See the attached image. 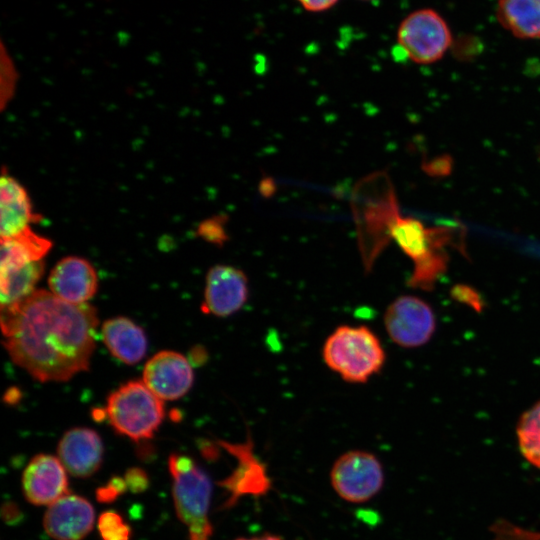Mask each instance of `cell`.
<instances>
[{
    "label": "cell",
    "instance_id": "1",
    "mask_svg": "<svg viewBox=\"0 0 540 540\" xmlns=\"http://www.w3.org/2000/svg\"><path fill=\"white\" fill-rule=\"evenodd\" d=\"M98 325L96 309L36 289L1 306V329L10 358L35 379L66 381L89 367Z\"/></svg>",
    "mask_w": 540,
    "mask_h": 540
},
{
    "label": "cell",
    "instance_id": "2",
    "mask_svg": "<svg viewBox=\"0 0 540 540\" xmlns=\"http://www.w3.org/2000/svg\"><path fill=\"white\" fill-rule=\"evenodd\" d=\"M352 209L364 269L369 272L391 240L390 231L400 215L392 182L385 172L372 173L355 186Z\"/></svg>",
    "mask_w": 540,
    "mask_h": 540
},
{
    "label": "cell",
    "instance_id": "3",
    "mask_svg": "<svg viewBox=\"0 0 540 540\" xmlns=\"http://www.w3.org/2000/svg\"><path fill=\"white\" fill-rule=\"evenodd\" d=\"M450 227H426L421 221L403 217L395 219L390 236L413 262L414 269L408 284L430 290L446 270L448 256L445 247L453 238Z\"/></svg>",
    "mask_w": 540,
    "mask_h": 540
},
{
    "label": "cell",
    "instance_id": "4",
    "mask_svg": "<svg viewBox=\"0 0 540 540\" xmlns=\"http://www.w3.org/2000/svg\"><path fill=\"white\" fill-rule=\"evenodd\" d=\"M326 365L342 379L364 383L385 363L379 338L366 326H339L326 339L323 350Z\"/></svg>",
    "mask_w": 540,
    "mask_h": 540
},
{
    "label": "cell",
    "instance_id": "5",
    "mask_svg": "<svg viewBox=\"0 0 540 540\" xmlns=\"http://www.w3.org/2000/svg\"><path fill=\"white\" fill-rule=\"evenodd\" d=\"M173 499L178 518L187 526L190 540H210L213 528L208 517L212 485L208 475L186 455L171 454Z\"/></svg>",
    "mask_w": 540,
    "mask_h": 540
},
{
    "label": "cell",
    "instance_id": "6",
    "mask_svg": "<svg viewBox=\"0 0 540 540\" xmlns=\"http://www.w3.org/2000/svg\"><path fill=\"white\" fill-rule=\"evenodd\" d=\"M105 414L112 427L134 441L151 438L165 415L164 402L143 381H129L112 392Z\"/></svg>",
    "mask_w": 540,
    "mask_h": 540
},
{
    "label": "cell",
    "instance_id": "7",
    "mask_svg": "<svg viewBox=\"0 0 540 540\" xmlns=\"http://www.w3.org/2000/svg\"><path fill=\"white\" fill-rule=\"evenodd\" d=\"M452 43V34L444 18L435 10L413 11L400 23L397 44L410 60L418 64L438 61Z\"/></svg>",
    "mask_w": 540,
    "mask_h": 540
},
{
    "label": "cell",
    "instance_id": "8",
    "mask_svg": "<svg viewBox=\"0 0 540 540\" xmlns=\"http://www.w3.org/2000/svg\"><path fill=\"white\" fill-rule=\"evenodd\" d=\"M330 479L335 492L345 501L363 503L382 488L384 473L373 454L354 450L342 454L334 463Z\"/></svg>",
    "mask_w": 540,
    "mask_h": 540
},
{
    "label": "cell",
    "instance_id": "9",
    "mask_svg": "<svg viewBox=\"0 0 540 540\" xmlns=\"http://www.w3.org/2000/svg\"><path fill=\"white\" fill-rule=\"evenodd\" d=\"M386 331L393 342L405 348L426 343L435 330L430 306L418 297L405 295L395 299L384 315Z\"/></svg>",
    "mask_w": 540,
    "mask_h": 540
},
{
    "label": "cell",
    "instance_id": "10",
    "mask_svg": "<svg viewBox=\"0 0 540 540\" xmlns=\"http://www.w3.org/2000/svg\"><path fill=\"white\" fill-rule=\"evenodd\" d=\"M248 295V279L242 270L229 265H216L207 273L201 310L206 314L226 317L240 310Z\"/></svg>",
    "mask_w": 540,
    "mask_h": 540
},
{
    "label": "cell",
    "instance_id": "11",
    "mask_svg": "<svg viewBox=\"0 0 540 540\" xmlns=\"http://www.w3.org/2000/svg\"><path fill=\"white\" fill-rule=\"evenodd\" d=\"M193 379L188 359L178 352L165 350L147 361L142 381L164 401L184 396L191 388Z\"/></svg>",
    "mask_w": 540,
    "mask_h": 540
},
{
    "label": "cell",
    "instance_id": "12",
    "mask_svg": "<svg viewBox=\"0 0 540 540\" xmlns=\"http://www.w3.org/2000/svg\"><path fill=\"white\" fill-rule=\"evenodd\" d=\"M94 519V509L88 500L67 493L49 505L43 526L55 540H82L91 532Z\"/></svg>",
    "mask_w": 540,
    "mask_h": 540
},
{
    "label": "cell",
    "instance_id": "13",
    "mask_svg": "<svg viewBox=\"0 0 540 540\" xmlns=\"http://www.w3.org/2000/svg\"><path fill=\"white\" fill-rule=\"evenodd\" d=\"M67 470L58 457L34 456L22 476L25 498L34 505H50L68 493Z\"/></svg>",
    "mask_w": 540,
    "mask_h": 540
},
{
    "label": "cell",
    "instance_id": "14",
    "mask_svg": "<svg viewBox=\"0 0 540 540\" xmlns=\"http://www.w3.org/2000/svg\"><path fill=\"white\" fill-rule=\"evenodd\" d=\"M50 291L58 298L82 304L91 299L97 291L98 278L92 264L78 256L61 259L49 274Z\"/></svg>",
    "mask_w": 540,
    "mask_h": 540
},
{
    "label": "cell",
    "instance_id": "15",
    "mask_svg": "<svg viewBox=\"0 0 540 540\" xmlns=\"http://www.w3.org/2000/svg\"><path fill=\"white\" fill-rule=\"evenodd\" d=\"M103 452L100 436L89 428L68 430L57 447L58 458L67 472L79 478L90 477L100 468Z\"/></svg>",
    "mask_w": 540,
    "mask_h": 540
},
{
    "label": "cell",
    "instance_id": "16",
    "mask_svg": "<svg viewBox=\"0 0 540 540\" xmlns=\"http://www.w3.org/2000/svg\"><path fill=\"white\" fill-rule=\"evenodd\" d=\"M219 445L238 461L236 470L221 483L230 495L226 505H232L238 497L244 494L257 495L269 488L270 484L264 465L253 453V444L250 437L244 443L220 441Z\"/></svg>",
    "mask_w": 540,
    "mask_h": 540
},
{
    "label": "cell",
    "instance_id": "17",
    "mask_svg": "<svg viewBox=\"0 0 540 540\" xmlns=\"http://www.w3.org/2000/svg\"><path fill=\"white\" fill-rule=\"evenodd\" d=\"M30 197L21 183L3 171L0 179L1 240L16 237L37 221Z\"/></svg>",
    "mask_w": 540,
    "mask_h": 540
},
{
    "label": "cell",
    "instance_id": "18",
    "mask_svg": "<svg viewBox=\"0 0 540 540\" xmlns=\"http://www.w3.org/2000/svg\"><path fill=\"white\" fill-rule=\"evenodd\" d=\"M102 337L111 354L125 364H135L146 354L147 339L143 329L126 317L105 321Z\"/></svg>",
    "mask_w": 540,
    "mask_h": 540
},
{
    "label": "cell",
    "instance_id": "19",
    "mask_svg": "<svg viewBox=\"0 0 540 540\" xmlns=\"http://www.w3.org/2000/svg\"><path fill=\"white\" fill-rule=\"evenodd\" d=\"M500 24L520 39H540V0H498Z\"/></svg>",
    "mask_w": 540,
    "mask_h": 540
},
{
    "label": "cell",
    "instance_id": "20",
    "mask_svg": "<svg viewBox=\"0 0 540 540\" xmlns=\"http://www.w3.org/2000/svg\"><path fill=\"white\" fill-rule=\"evenodd\" d=\"M51 247L52 242L48 238L38 235L31 228L16 237L1 240L0 271L43 260Z\"/></svg>",
    "mask_w": 540,
    "mask_h": 540
},
{
    "label": "cell",
    "instance_id": "21",
    "mask_svg": "<svg viewBox=\"0 0 540 540\" xmlns=\"http://www.w3.org/2000/svg\"><path fill=\"white\" fill-rule=\"evenodd\" d=\"M44 273V261H34L23 267L0 271L1 306L21 301L35 291Z\"/></svg>",
    "mask_w": 540,
    "mask_h": 540
},
{
    "label": "cell",
    "instance_id": "22",
    "mask_svg": "<svg viewBox=\"0 0 540 540\" xmlns=\"http://www.w3.org/2000/svg\"><path fill=\"white\" fill-rule=\"evenodd\" d=\"M517 435L522 454L540 467V402L523 414Z\"/></svg>",
    "mask_w": 540,
    "mask_h": 540
},
{
    "label": "cell",
    "instance_id": "23",
    "mask_svg": "<svg viewBox=\"0 0 540 540\" xmlns=\"http://www.w3.org/2000/svg\"><path fill=\"white\" fill-rule=\"evenodd\" d=\"M98 530L102 540H129L131 529L122 516L115 511H105L98 519Z\"/></svg>",
    "mask_w": 540,
    "mask_h": 540
},
{
    "label": "cell",
    "instance_id": "24",
    "mask_svg": "<svg viewBox=\"0 0 540 540\" xmlns=\"http://www.w3.org/2000/svg\"><path fill=\"white\" fill-rule=\"evenodd\" d=\"M227 222L224 215H216L200 223L197 233L205 241L222 245L228 239V235L225 229V223Z\"/></svg>",
    "mask_w": 540,
    "mask_h": 540
},
{
    "label": "cell",
    "instance_id": "25",
    "mask_svg": "<svg viewBox=\"0 0 540 540\" xmlns=\"http://www.w3.org/2000/svg\"><path fill=\"white\" fill-rule=\"evenodd\" d=\"M127 484L124 478L121 477H112L109 482L100 487L96 491V497L100 502H111L114 501L120 494L127 490Z\"/></svg>",
    "mask_w": 540,
    "mask_h": 540
},
{
    "label": "cell",
    "instance_id": "26",
    "mask_svg": "<svg viewBox=\"0 0 540 540\" xmlns=\"http://www.w3.org/2000/svg\"><path fill=\"white\" fill-rule=\"evenodd\" d=\"M124 476L127 488L133 493L143 492L149 485L148 476L141 468H130L126 471Z\"/></svg>",
    "mask_w": 540,
    "mask_h": 540
},
{
    "label": "cell",
    "instance_id": "27",
    "mask_svg": "<svg viewBox=\"0 0 540 540\" xmlns=\"http://www.w3.org/2000/svg\"><path fill=\"white\" fill-rule=\"evenodd\" d=\"M306 11L318 13L331 9L339 0H296Z\"/></svg>",
    "mask_w": 540,
    "mask_h": 540
},
{
    "label": "cell",
    "instance_id": "28",
    "mask_svg": "<svg viewBox=\"0 0 540 540\" xmlns=\"http://www.w3.org/2000/svg\"><path fill=\"white\" fill-rule=\"evenodd\" d=\"M259 190L264 196L271 195L273 191L275 190L273 181H271V179H265L264 181L261 182Z\"/></svg>",
    "mask_w": 540,
    "mask_h": 540
},
{
    "label": "cell",
    "instance_id": "29",
    "mask_svg": "<svg viewBox=\"0 0 540 540\" xmlns=\"http://www.w3.org/2000/svg\"><path fill=\"white\" fill-rule=\"evenodd\" d=\"M236 540H282V539L273 535H265V536L254 537V538H239Z\"/></svg>",
    "mask_w": 540,
    "mask_h": 540
},
{
    "label": "cell",
    "instance_id": "30",
    "mask_svg": "<svg viewBox=\"0 0 540 540\" xmlns=\"http://www.w3.org/2000/svg\"><path fill=\"white\" fill-rule=\"evenodd\" d=\"M361 1H370V0H361Z\"/></svg>",
    "mask_w": 540,
    "mask_h": 540
}]
</instances>
